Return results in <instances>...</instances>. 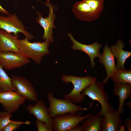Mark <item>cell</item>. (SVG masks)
Masks as SVG:
<instances>
[{
    "label": "cell",
    "mask_w": 131,
    "mask_h": 131,
    "mask_svg": "<svg viewBox=\"0 0 131 131\" xmlns=\"http://www.w3.org/2000/svg\"><path fill=\"white\" fill-rule=\"evenodd\" d=\"M26 38L18 39L19 53L26 58L33 60L36 64H40L43 57L49 53L50 45L47 41L32 42Z\"/></svg>",
    "instance_id": "obj_1"
},
{
    "label": "cell",
    "mask_w": 131,
    "mask_h": 131,
    "mask_svg": "<svg viewBox=\"0 0 131 131\" xmlns=\"http://www.w3.org/2000/svg\"><path fill=\"white\" fill-rule=\"evenodd\" d=\"M62 81L66 84L71 83L74 88L69 93L64 95L65 99L71 100L75 103H80L85 99L82 92L86 88L97 81L95 77L87 76L79 77L73 75H63L61 77Z\"/></svg>",
    "instance_id": "obj_2"
},
{
    "label": "cell",
    "mask_w": 131,
    "mask_h": 131,
    "mask_svg": "<svg viewBox=\"0 0 131 131\" xmlns=\"http://www.w3.org/2000/svg\"><path fill=\"white\" fill-rule=\"evenodd\" d=\"M105 85L103 82L97 81L86 88L82 92L84 96H87L92 99L90 106L95 100L98 101L101 106L100 110L97 115L104 116L107 112L114 110L109 103V97L104 90Z\"/></svg>",
    "instance_id": "obj_3"
},
{
    "label": "cell",
    "mask_w": 131,
    "mask_h": 131,
    "mask_svg": "<svg viewBox=\"0 0 131 131\" xmlns=\"http://www.w3.org/2000/svg\"><path fill=\"white\" fill-rule=\"evenodd\" d=\"M47 98L49 104L48 109L53 118L66 113H74L88 110V108L75 105L71 99L56 98L51 92L48 93Z\"/></svg>",
    "instance_id": "obj_4"
},
{
    "label": "cell",
    "mask_w": 131,
    "mask_h": 131,
    "mask_svg": "<svg viewBox=\"0 0 131 131\" xmlns=\"http://www.w3.org/2000/svg\"><path fill=\"white\" fill-rule=\"evenodd\" d=\"M93 112L83 116L79 112L56 116L53 118V129L55 131H71L79 123L92 114Z\"/></svg>",
    "instance_id": "obj_5"
},
{
    "label": "cell",
    "mask_w": 131,
    "mask_h": 131,
    "mask_svg": "<svg viewBox=\"0 0 131 131\" xmlns=\"http://www.w3.org/2000/svg\"><path fill=\"white\" fill-rule=\"evenodd\" d=\"M0 29L9 33H13L16 36H18L19 33H21L29 40L34 38V36L25 29L22 21L15 13L6 16L0 15Z\"/></svg>",
    "instance_id": "obj_6"
},
{
    "label": "cell",
    "mask_w": 131,
    "mask_h": 131,
    "mask_svg": "<svg viewBox=\"0 0 131 131\" xmlns=\"http://www.w3.org/2000/svg\"><path fill=\"white\" fill-rule=\"evenodd\" d=\"M11 78L12 85L14 91L30 101H38L36 91L28 80L21 76L13 75H12Z\"/></svg>",
    "instance_id": "obj_7"
},
{
    "label": "cell",
    "mask_w": 131,
    "mask_h": 131,
    "mask_svg": "<svg viewBox=\"0 0 131 131\" xmlns=\"http://www.w3.org/2000/svg\"><path fill=\"white\" fill-rule=\"evenodd\" d=\"M31 60L20 53L11 51L0 52V65L7 70L20 67L30 63Z\"/></svg>",
    "instance_id": "obj_8"
},
{
    "label": "cell",
    "mask_w": 131,
    "mask_h": 131,
    "mask_svg": "<svg viewBox=\"0 0 131 131\" xmlns=\"http://www.w3.org/2000/svg\"><path fill=\"white\" fill-rule=\"evenodd\" d=\"M48 7L49 9L48 16L44 18L41 12H36L37 16L35 20L36 22L38 23L44 29V32L42 38L50 44L54 41L52 37L53 30L54 28H57V27L54 24V21L56 16L53 13L52 6L50 4Z\"/></svg>",
    "instance_id": "obj_9"
},
{
    "label": "cell",
    "mask_w": 131,
    "mask_h": 131,
    "mask_svg": "<svg viewBox=\"0 0 131 131\" xmlns=\"http://www.w3.org/2000/svg\"><path fill=\"white\" fill-rule=\"evenodd\" d=\"M26 99L13 91L0 93V103L6 111L14 113L24 104Z\"/></svg>",
    "instance_id": "obj_10"
},
{
    "label": "cell",
    "mask_w": 131,
    "mask_h": 131,
    "mask_svg": "<svg viewBox=\"0 0 131 131\" xmlns=\"http://www.w3.org/2000/svg\"><path fill=\"white\" fill-rule=\"evenodd\" d=\"M67 35L73 43L72 49L80 50L87 54L90 58L91 67H94L95 66L94 59L100 57L101 55L99 49L102 47V45L97 41L90 45L83 44L76 40L71 33H68Z\"/></svg>",
    "instance_id": "obj_11"
},
{
    "label": "cell",
    "mask_w": 131,
    "mask_h": 131,
    "mask_svg": "<svg viewBox=\"0 0 131 131\" xmlns=\"http://www.w3.org/2000/svg\"><path fill=\"white\" fill-rule=\"evenodd\" d=\"M26 109L30 114L34 115L37 119L45 123L52 131H53V118L50 115L48 108L46 106L42 100H38L34 105L29 104Z\"/></svg>",
    "instance_id": "obj_12"
},
{
    "label": "cell",
    "mask_w": 131,
    "mask_h": 131,
    "mask_svg": "<svg viewBox=\"0 0 131 131\" xmlns=\"http://www.w3.org/2000/svg\"><path fill=\"white\" fill-rule=\"evenodd\" d=\"M0 29V52L19 53L18 37Z\"/></svg>",
    "instance_id": "obj_13"
},
{
    "label": "cell",
    "mask_w": 131,
    "mask_h": 131,
    "mask_svg": "<svg viewBox=\"0 0 131 131\" xmlns=\"http://www.w3.org/2000/svg\"><path fill=\"white\" fill-rule=\"evenodd\" d=\"M103 117L102 131H120L123 126L120 114L117 110L107 112Z\"/></svg>",
    "instance_id": "obj_14"
},
{
    "label": "cell",
    "mask_w": 131,
    "mask_h": 131,
    "mask_svg": "<svg viewBox=\"0 0 131 131\" xmlns=\"http://www.w3.org/2000/svg\"><path fill=\"white\" fill-rule=\"evenodd\" d=\"M72 11L76 18L81 21L91 22L98 18L88 4L83 0L75 3Z\"/></svg>",
    "instance_id": "obj_15"
},
{
    "label": "cell",
    "mask_w": 131,
    "mask_h": 131,
    "mask_svg": "<svg viewBox=\"0 0 131 131\" xmlns=\"http://www.w3.org/2000/svg\"><path fill=\"white\" fill-rule=\"evenodd\" d=\"M99 58V62L104 66L107 74L106 77L102 82L105 84L107 82L116 69L115 63V57L107 44L104 47L103 52Z\"/></svg>",
    "instance_id": "obj_16"
},
{
    "label": "cell",
    "mask_w": 131,
    "mask_h": 131,
    "mask_svg": "<svg viewBox=\"0 0 131 131\" xmlns=\"http://www.w3.org/2000/svg\"><path fill=\"white\" fill-rule=\"evenodd\" d=\"M125 45L122 41L120 39L117 41V44L110 47L112 54L117 60L116 69H124V64L126 60L131 55V52L123 50Z\"/></svg>",
    "instance_id": "obj_17"
},
{
    "label": "cell",
    "mask_w": 131,
    "mask_h": 131,
    "mask_svg": "<svg viewBox=\"0 0 131 131\" xmlns=\"http://www.w3.org/2000/svg\"><path fill=\"white\" fill-rule=\"evenodd\" d=\"M113 92L115 95L118 96L119 104L117 110L120 115L124 112L123 107L125 100L131 95V85L122 83H115Z\"/></svg>",
    "instance_id": "obj_18"
},
{
    "label": "cell",
    "mask_w": 131,
    "mask_h": 131,
    "mask_svg": "<svg viewBox=\"0 0 131 131\" xmlns=\"http://www.w3.org/2000/svg\"><path fill=\"white\" fill-rule=\"evenodd\" d=\"M92 114L82 122L81 131H102L103 117Z\"/></svg>",
    "instance_id": "obj_19"
},
{
    "label": "cell",
    "mask_w": 131,
    "mask_h": 131,
    "mask_svg": "<svg viewBox=\"0 0 131 131\" xmlns=\"http://www.w3.org/2000/svg\"><path fill=\"white\" fill-rule=\"evenodd\" d=\"M115 83H122L131 85V70L116 69L111 77Z\"/></svg>",
    "instance_id": "obj_20"
},
{
    "label": "cell",
    "mask_w": 131,
    "mask_h": 131,
    "mask_svg": "<svg viewBox=\"0 0 131 131\" xmlns=\"http://www.w3.org/2000/svg\"><path fill=\"white\" fill-rule=\"evenodd\" d=\"M11 78L10 77L0 65V89L2 92L14 91L12 85Z\"/></svg>",
    "instance_id": "obj_21"
},
{
    "label": "cell",
    "mask_w": 131,
    "mask_h": 131,
    "mask_svg": "<svg viewBox=\"0 0 131 131\" xmlns=\"http://www.w3.org/2000/svg\"><path fill=\"white\" fill-rule=\"evenodd\" d=\"M89 5L95 15L99 18L104 8V0H82Z\"/></svg>",
    "instance_id": "obj_22"
},
{
    "label": "cell",
    "mask_w": 131,
    "mask_h": 131,
    "mask_svg": "<svg viewBox=\"0 0 131 131\" xmlns=\"http://www.w3.org/2000/svg\"><path fill=\"white\" fill-rule=\"evenodd\" d=\"M31 122L27 121L23 122L21 121H14L11 120L2 129V131H13L18 129L23 124L30 125Z\"/></svg>",
    "instance_id": "obj_23"
},
{
    "label": "cell",
    "mask_w": 131,
    "mask_h": 131,
    "mask_svg": "<svg viewBox=\"0 0 131 131\" xmlns=\"http://www.w3.org/2000/svg\"><path fill=\"white\" fill-rule=\"evenodd\" d=\"M13 116L12 113L7 111L0 112V131L11 121Z\"/></svg>",
    "instance_id": "obj_24"
},
{
    "label": "cell",
    "mask_w": 131,
    "mask_h": 131,
    "mask_svg": "<svg viewBox=\"0 0 131 131\" xmlns=\"http://www.w3.org/2000/svg\"><path fill=\"white\" fill-rule=\"evenodd\" d=\"M35 123L38 131H52L48 125L42 121L37 119Z\"/></svg>",
    "instance_id": "obj_25"
},
{
    "label": "cell",
    "mask_w": 131,
    "mask_h": 131,
    "mask_svg": "<svg viewBox=\"0 0 131 131\" xmlns=\"http://www.w3.org/2000/svg\"><path fill=\"white\" fill-rule=\"evenodd\" d=\"M125 124L127 128V131H131V120L129 117H127L125 120Z\"/></svg>",
    "instance_id": "obj_26"
},
{
    "label": "cell",
    "mask_w": 131,
    "mask_h": 131,
    "mask_svg": "<svg viewBox=\"0 0 131 131\" xmlns=\"http://www.w3.org/2000/svg\"><path fill=\"white\" fill-rule=\"evenodd\" d=\"M0 13L8 15L10 14V12L2 7L0 4Z\"/></svg>",
    "instance_id": "obj_27"
},
{
    "label": "cell",
    "mask_w": 131,
    "mask_h": 131,
    "mask_svg": "<svg viewBox=\"0 0 131 131\" xmlns=\"http://www.w3.org/2000/svg\"><path fill=\"white\" fill-rule=\"evenodd\" d=\"M49 1L50 0H46V4L47 6H48L50 4Z\"/></svg>",
    "instance_id": "obj_28"
},
{
    "label": "cell",
    "mask_w": 131,
    "mask_h": 131,
    "mask_svg": "<svg viewBox=\"0 0 131 131\" xmlns=\"http://www.w3.org/2000/svg\"><path fill=\"white\" fill-rule=\"evenodd\" d=\"M1 90H0V93L1 92Z\"/></svg>",
    "instance_id": "obj_29"
}]
</instances>
